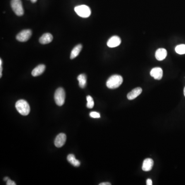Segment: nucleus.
Returning <instances> with one entry per match:
<instances>
[{
    "mask_svg": "<svg viewBox=\"0 0 185 185\" xmlns=\"http://www.w3.org/2000/svg\"><path fill=\"white\" fill-rule=\"evenodd\" d=\"M123 82V78L121 75H112L108 79L106 85L110 89H115L120 87Z\"/></svg>",
    "mask_w": 185,
    "mask_h": 185,
    "instance_id": "1",
    "label": "nucleus"
},
{
    "mask_svg": "<svg viewBox=\"0 0 185 185\" xmlns=\"http://www.w3.org/2000/svg\"><path fill=\"white\" fill-rule=\"evenodd\" d=\"M16 107L18 112L23 116H27L30 112V105L25 100L21 99L18 100L16 103Z\"/></svg>",
    "mask_w": 185,
    "mask_h": 185,
    "instance_id": "2",
    "label": "nucleus"
},
{
    "mask_svg": "<svg viewBox=\"0 0 185 185\" xmlns=\"http://www.w3.org/2000/svg\"><path fill=\"white\" fill-rule=\"evenodd\" d=\"M75 11L79 16L82 18H88L91 14L90 8L85 5H81L75 7Z\"/></svg>",
    "mask_w": 185,
    "mask_h": 185,
    "instance_id": "3",
    "label": "nucleus"
},
{
    "mask_svg": "<svg viewBox=\"0 0 185 185\" xmlns=\"http://www.w3.org/2000/svg\"><path fill=\"white\" fill-rule=\"evenodd\" d=\"M11 7L15 14L18 16H22L24 15V9L21 0H12Z\"/></svg>",
    "mask_w": 185,
    "mask_h": 185,
    "instance_id": "4",
    "label": "nucleus"
},
{
    "mask_svg": "<svg viewBox=\"0 0 185 185\" xmlns=\"http://www.w3.org/2000/svg\"><path fill=\"white\" fill-rule=\"evenodd\" d=\"M55 101L58 106H63L65 102V93L62 88H59L56 90L54 95Z\"/></svg>",
    "mask_w": 185,
    "mask_h": 185,
    "instance_id": "5",
    "label": "nucleus"
},
{
    "mask_svg": "<svg viewBox=\"0 0 185 185\" xmlns=\"http://www.w3.org/2000/svg\"><path fill=\"white\" fill-rule=\"evenodd\" d=\"M31 31L30 30H23L17 35V40L20 42H26L28 41L31 36Z\"/></svg>",
    "mask_w": 185,
    "mask_h": 185,
    "instance_id": "6",
    "label": "nucleus"
},
{
    "mask_svg": "<svg viewBox=\"0 0 185 185\" xmlns=\"http://www.w3.org/2000/svg\"><path fill=\"white\" fill-rule=\"evenodd\" d=\"M66 135L64 133H60L55 138V145L57 148H60L64 145L66 142Z\"/></svg>",
    "mask_w": 185,
    "mask_h": 185,
    "instance_id": "7",
    "label": "nucleus"
},
{
    "mask_svg": "<svg viewBox=\"0 0 185 185\" xmlns=\"http://www.w3.org/2000/svg\"><path fill=\"white\" fill-rule=\"evenodd\" d=\"M150 75L156 80H160L163 76V71L160 68H154L150 71Z\"/></svg>",
    "mask_w": 185,
    "mask_h": 185,
    "instance_id": "8",
    "label": "nucleus"
},
{
    "mask_svg": "<svg viewBox=\"0 0 185 185\" xmlns=\"http://www.w3.org/2000/svg\"><path fill=\"white\" fill-rule=\"evenodd\" d=\"M121 42V40L119 37L114 36L109 39L107 42V45L111 48L116 47L119 46Z\"/></svg>",
    "mask_w": 185,
    "mask_h": 185,
    "instance_id": "9",
    "label": "nucleus"
},
{
    "mask_svg": "<svg viewBox=\"0 0 185 185\" xmlns=\"http://www.w3.org/2000/svg\"><path fill=\"white\" fill-rule=\"evenodd\" d=\"M143 91V90L141 88L138 87L136 88H134L132 91L128 93L127 95V98L129 100H133L140 95Z\"/></svg>",
    "mask_w": 185,
    "mask_h": 185,
    "instance_id": "10",
    "label": "nucleus"
},
{
    "mask_svg": "<svg viewBox=\"0 0 185 185\" xmlns=\"http://www.w3.org/2000/svg\"><path fill=\"white\" fill-rule=\"evenodd\" d=\"M153 164H154V161L152 159H145L143 162L142 169L144 171H151L153 168Z\"/></svg>",
    "mask_w": 185,
    "mask_h": 185,
    "instance_id": "11",
    "label": "nucleus"
},
{
    "mask_svg": "<svg viewBox=\"0 0 185 185\" xmlns=\"http://www.w3.org/2000/svg\"><path fill=\"white\" fill-rule=\"evenodd\" d=\"M167 56V51L166 49L160 48L157 50L155 52L156 59L157 60L162 61L164 60Z\"/></svg>",
    "mask_w": 185,
    "mask_h": 185,
    "instance_id": "12",
    "label": "nucleus"
},
{
    "mask_svg": "<svg viewBox=\"0 0 185 185\" xmlns=\"http://www.w3.org/2000/svg\"><path fill=\"white\" fill-rule=\"evenodd\" d=\"M53 37L51 34L46 33L43 35L39 39V42L41 44H46L51 42L53 41Z\"/></svg>",
    "mask_w": 185,
    "mask_h": 185,
    "instance_id": "13",
    "label": "nucleus"
},
{
    "mask_svg": "<svg viewBox=\"0 0 185 185\" xmlns=\"http://www.w3.org/2000/svg\"><path fill=\"white\" fill-rule=\"evenodd\" d=\"M45 69V66L44 64L39 65L38 66H37L32 70L31 72L32 76L37 77L40 76L44 73Z\"/></svg>",
    "mask_w": 185,
    "mask_h": 185,
    "instance_id": "14",
    "label": "nucleus"
},
{
    "mask_svg": "<svg viewBox=\"0 0 185 185\" xmlns=\"http://www.w3.org/2000/svg\"><path fill=\"white\" fill-rule=\"evenodd\" d=\"M82 49V45L81 44H78L71 51V56H70L71 59H73L77 57L78 56V55L79 54Z\"/></svg>",
    "mask_w": 185,
    "mask_h": 185,
    "instance_id": "15",
    "label": "nucleus"
},
{
    "mask_svg": "<svg viewBox=\"0 0 185 185\" xmlns=\"http://www.w3.org/2000/svg\"><path fill=\"white\" fill-rule=\"evenodd\" d=\"M67 159L68 162L74 167H79L80 165V162L76 159L74 154H69L67 157Z\"/></svg>",
    "mask_w": 185,
    "mask_h": 185,
    "instance_id": "16",
    "label": "nucleus"
},
{
    "mask_svg": "<svg viewBox=\"0 0 185 185\" xmlns=\"http://www.w3.org/2000/svg\"><path fill=\"white\" fill-rule=\"evenodd\" d=\"M77 80L79 81V85L81 88H85L87 84V76L85 74H80L77 77Z\"/></svg>",
    "mask_w": 185,
    "mask_h": 185,
    "instance_id": "17",
    "label": "nucleus"
},
{
    "mask_svg": "<svg viewBox=\"0 0 185 185\" xmlns=\"http://www.w3.org/2000/svg\"><path fill=\"white\" fill-rule=\"evenodd\" d=\"M175 50L178 54H185V44H180L176 46Z\"/></svg>",
    "mask_w": 185,
    "mask_h": 185,
    "instance_id": "18",
    "label": "nucleus"
},
{
    "mask_svg": "<svg viewBox=\"0 0 185 185\" xmlns=\"http://www.w3.org/2000/svg\"><path fill=\"white\" fill-rule=\"evenodd\" d=\"M87 107L88 109H92L94 107V102L93 99L91 96H88L87 97Z\"/></svg>",
    "mask_w": 185,
    "mask_h": 185,
    "instance_id": "19",
    "label": "nucleus"
},
{
    "mask_svg": "<svg viewBox=\"0 0 185 185\" xmlns=\"http://www.w3.org/2000/svg\"><path fill=\"white\" fill-rule=\"evenodd\" d=\"M90 116L91 117L94 118H99L100 117V115L99 113L96 112H92L90 113Z\"/></svg>",
    "mask_w": 185,
    "mask_h": 185,
    "instance_id": "20",
    "label": "nucleus"
},
{
    "mask_svg": "<svg viewBox=\"0 0 185 185\" xmlns=\"http://www.w3.org/2000/svg\"><path fill=\"white\" fill-rule=\"evenodd\" d=\"M6 185H16V184L15 183V182L12 181L10 179H8L7 182H6Z\"/></svg>",
    "mask_w": 185,
    "mask_h": 185,
    "instance_id": "21",
    "label": "nucleus"
},
{
    "mask_svg": "<svg viewBox=\"0 0 185 185\" xmlns=\"http://www.w3.org/2000/svg\"><path fill=\"white\" fill-rule=\"evenodd\" d=\"M2 59H0V77L1 78L2 76V70H3V69H2Z\"/></svg>",
    "mask_w": 185,
    "mask_h": 185,
    "instance_id": "22",
    "label": "nucleus"
},
{
    "mask_svg": "<svg viewBox=\"0 0 185 185\" xmlns=\"http://www.w3.org/2000/svg\"><path fill=\"white\" fill-rule=\"evenodd\" d=\"M146 184H147V185H152V181L151 179H150V178H149V179H147V181H146Z\"/></svg>",
    "mask_w": 185,
    "mask_h": 185,
    "instance_id": "23",
    "label": "nucleus"
},
{
    "mask_svg": "<svg viewBox=\"0 0 185 185\" xmlns=\"http://www.w3.org/2000/svg\"><path fill=\"white\" fill-rule=\"evenodd\" d=\"M111 185V183H107V182L102 183H100V184H99V185Z\"/></svg>",
    "mask_w": 185,
    "mask_h": 185,
    "instance_id": "24",
    "label": "nucleus"
},
{
    "mask_svg": "<svg viewBox=\"0 0 185 185\" xmlns=\"http://www.w3.org/2000/svg\"><path fill=\"white\" fill-rule=\"evenodd\" d=\"M9 179V178H8V177H5V178H4V181L7 182Z\"/></svg>",
    "mask_w": 185,
    "mask_h": 185,
    "instance_id": "25",
    "label": "nucleus"
},
{
    "mask_svg": "<svg viewBox=\"0 0 185 185\" xmlns=\"http://www.w3.org/2000/svg\"><path fill=\"white\" fill-rule=\"evenodd\" d=\"M32 3H35L37 1V0H30Z\"/></svg>",
    "mask_w": 185,
    "mask_h": 185,
    "instance_id": "26",
    "label": "nucleus"
},
{
    "mask_svg": "<svg viewBox=\"0 0 185 185\" xmlns=\"http://www.w3.org/2000/svg\"><path fill=\"white\" fill-rule=\"evenodd\" d=\"M184 96H185V88H184Z\"/></svg>",
    "mask_w": 185,
    "mask_h": 185,
    "instance_id": "27",
    "label": "nucleus"
}]
</instances>
